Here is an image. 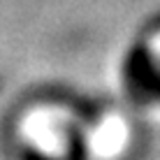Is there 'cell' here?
Returning a JSON list of instances; mask_svg holds the SVG:
<instances>
[{
    "label": "cell",
    "mask_w": 160,
    "mask_h": 160,
    "mask_svg": "<svg viewBox=\"0 0 160 160\" xmlns=\"http://www.w3.org/2000/svg\"><path fill=\"white\" fill-rule=\"evenodd\" d=\"M123 86L139 104H160V58L144 44L132 47L123 56Z\"/></svg>",
    "instance_id": "6da1fadb"
}]
</instances>
